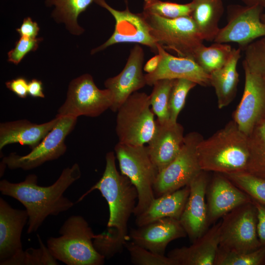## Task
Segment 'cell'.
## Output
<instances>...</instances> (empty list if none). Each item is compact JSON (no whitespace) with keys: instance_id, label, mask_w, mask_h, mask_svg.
I'll use <instances>...</instances> for the list:
<instances>
[{"instance_id":"6da1fadb","label":"cell","mask_w":265,"mask_h":265,"mask_svg":"<svg viewBox=\"0 0 265 265\" xmlns=\"http://www.w3.org/2000/svg\"><path fill=\"white\" fill-rule=\"evenodd\" d=\"M113 152L106 155V167L101 178L79 200L92 191L98 190L106 201L109 219L106 232L95 235L93 240L96 250L105 259L122 251L128 239V223L133 213L138 198L136 188L130 179L117 171Z\"/></svg>"},{"instance_id":"7a4b0ae2","label":"cell","mask_w":265,"mask_h":265,"mask_svg":"<svg viewBox=\"0 0 265 265\" xmlns=\"http://www.w3.org/2000/svg\"><path fill=\"white\" fill-rule=\"evenodd\" d=\"M79 165L75 163L64 168L59 178L51 186H40L35 174L27 175L21 182L7 180L0 181L2 195L19 201L28 215L27 233L35 232L50 215L57 216L71 209L74 203L64 196L65 191L81 177Z\"/></svg>"},{"instance_id":"3957f363","label":"cell","mask_w":265,"mask_h":265,"mask_svg":"<svg viewBox=\"0 0 265 265\" xmlns=\"http://www.w3.org/2000/svg\"><path fill=\"white\" fill-rule=\"evenodd\" d=\"M201 169L227 174L245 171L249 151L248 137L232 120L197 146Z\"/></svg>"},{"instance_id":"277c9868","label":"cell","mask_w":265,"mask_h":265,"mask_svg":"<svg viewBox=\"0 0 265 265\" xmlns=\"http://www.w3.org/2000/svg\"><path fill=\"white\" fill-rule=\"evenodd\" d=\"M60 236L50 237L47 246L53 257L67 265H102L105 258L95 249V235L81 216L68 218L59 230Z\"/></svg>"},{"instance_id":"5b68a950","label":"cell","mask_w":265,"mask_h":265,"mask_svg":"<svg viewBox=\"0 0 265 265\" xmlns=\"http://www.w3.org/2000/svg\"><path fill=\"white\" fill-rule=\"evenodd\" d=\"M121 174L127 177L138 192L133 214L145 211L155 198L153 186L158 171L150 158L147 146L118 142L114 147Z\"/></svg>"},{"instance_id":"8992f818","label":"cell","mask_w":265,"mask_h":265,"mask_svg":"<svg viewBox=\"0 0 265 265\" xmlns=\"http://www.w3.org/2000/svg\"><path fill=\"white\" fill-rule=\"evenodd\" d=\"M142 13L158 44L165 50L174 51L179 56L193 59L195 51L204 40L190 16L167 19Z\"/></svg>"},{"instance_id":"52a82bcc","label":"cell","mask_w":265,"mask_h":265,"mask_svg":"<svg viewBox=\"0 0 265 265\" xmlns=\"http://www.w3.org/2000/svg\"><path fill=\"white\" fill-rule=\"evenodd\" d=\"M116 112L115 130L119 142L139 145L149 142L156 125L149 95L134 92Z\"/></svg>"},{"instance_id":"ba28073f","label":"cell","mask_w":265,"mask_h":265,"mask_svg":"<svg viewBox=\"0 0 265 265\" xmlns=\"http://www.w3.org/2000/svg\"><path fill=\"white\" fill-rule=\"evenodd\" d=\"M222 218L220 248L248 252L262 246L257 232V210L252 200L236 208Z\"/></svg>"},{"instance_id":"9c48e42d","label":"cell","mask_w":265,"mask_h":265,"mask_svg":"<svg viewBox=\"0 0 265 265\" xmlns=\"http://www.w3.org/2000/svg\"><path fill=\"white\" fill-rule=\"evenodd\" d=\"M112 104L110 91L107 88H99L93 77L89 74H84L69 83L66 98L59 108L57 115L96 117L110 109Z\"/></svg>"},{"instance_id":"30bf717a","label":"cell","mask_w":265,"mask_h":265,"mask_svg":"<svg viewBox=\"0 0 265 265\" xmlns=\"http://www.w3.org/2000/svg\"><path fill=\"white\" fill-rule=\"evenodd\" d=\"M196 132L185 136L183 145L176 158L157 175L153 186L155 197L177 190L189 184L202 171L197 146L203 139Z\"/></svg>"},{"instance_id":"8fae6325","label":"cell","mask_w":265,"mask_h":265,"mask_svg":"<svg viewBox=\"0 0 265 265\" xmlns=\"http://www.w3.org/2000/svg\"><path fill=\"white\" fill-rule=\"evenodd\" d=\"M59 116L54 127L30 152L25 156L11 153L3 158L2 164L10 169L29 170L64 155L67 149L65 140L74 129L78 118Z\"/></svg>"},{"instance_id":"7c38bea8","label":"cell","mask_w":265,"mask_h":265,"mask_svg":"<svg viewBox=\"0 0 265 265\" xmlns=\"http://www.w3.org/2000/svg\"><path fill=\"white\" fill-rule=\"evenodd\" d=\"M263 9L259 5H229L227 24L219 28L213 42L236 43L244 51L250 43L265 36V24L261 20Z\"/></svg>"},{"instance_id":"4fadbf2b","label":"cell","mask_w":265,"mask_h":265,"mask_svg":"<svg viewBox=\"0 0 265 265\" xmlns=\"http://www.w3.org/2000/svg\"><path fill=\"white\" fill-rule=\"evenodd\" d=\"M94 2L105 8L115 21L114 30L111 36L103 44L92 49L94 54L116 44L135 43L148 47L152 52L158 53V44L151 34L149 27L142 13L132 12L128 6L124 10H118L110 6L105 0H95Z\"/></svg>"},{"instance_id":"5bb4252c","label":"cell","mask_w":265,"mask_h":265,"mask_svg":"<svg viewBox=\"0 0 265 265\" xmlns=\"http://www.w3.org/2000/svg\"><path fill=\"white\" fill-rule=\"evenodd\" d=\"M245 74L242 98L233 113V120L239 130L249 136L265 121V78L242 65Z\"/></svg>"},{"instance_id":"9a60e30c","label":"cell","mask_w":265,"mask_h":265,"mask_svg":"<svg viewBox=\"0 0 265 265\" xmlns=\"http://www.w3.org/2000/svg\"><path fill=\"white\" fill-rule=\"evenodd\" d=\"M26 210L12 208L0 198V265H20L24 250L21 236L27 223Z\"/></svg>"},{"instance_id":"2e32d148","label":"cell","mask_w":265,"mask_h":265,"mask_svg":"<svg viewBox=\"0 0 265 265\" xmlns=\"http://www.w3.org/2000/svg\"><path fill=\"white\" fill-rule=\"evenodd\" d=\"M144 59V51L139 44H136L131 49L122 71L105 81L106 88L112 95L113 104L110 108L112 111L116 112L130 96L146 85L142 72Z\"/></svg>"},{"instance_id":"e0dca14e","label":"cell","mask_w":265,"mask_h":265,"mask_svg":"<svg viewBox=\"0 0 265 265\" xmlns=\"http://www.w3.org/2000/svg\"><path fill=\"white\" fill-rule=\"evenodd\" d=\"M202 171L188 185L189 194L179 220L191 242L202 236L210 225L206 196L209 179Z\"/></svg>"},{"instance_id":"ac0fdd59","label":"cell","mask_w":265,"mask_h":265,"mask_svg":"<svg viewBox=\"0 0 265 265\" xmlns=\"http://www.w3.org/2000/svg\"><path fill=\"white\" fill-rule=\"evenodd\" d=\"M157 48L158 53L161 56V60L154 72L145 74L147 85L153 86L160 80L185 79L201 86L211 85L210 74L204 71L192 58L174 56L159 44Z\"/></svg>"},{"instance_id":"d6986e66","label":"cell","mask_w":265,"mask_h":265,"mask_svg":"<svg viewBox=\"0 0 265 265\" xmlns=\"http://www.w3.org/2000/svg\"><path fill=\"white\" fill-rule=\"evenodd\" d=\"M155 132L147 146L149 154L158 173L178 156L183 145L184 129L180 123L156 120Z\"/></svg>"},{"instance_id":"ffe728a7","label":"cell","mask_w":265,"mask_h":265,"mask_svg":"<svg viewBox=\"0 0 265 265\" xmlns=\"http://www.w3.org/2000/svg\"><path fill=\"white\" fill-rule=\"evenodd\" d=\"M186 233L179 219L165 217L132 229L129 237L135 244L159 255H164L171 241L186 237Z\"/></svg>"},{"instance_id":"44dd1931","label":"cell","mask_w":265,"mask_h":265,"mask_svg":"<svg viewBox=\"0 0 265 265\" xmlns=\"http://www.w3.org/2000/svg\"><path fill=\"white\" fill-rule=\"evenodd\" d=\"M206 195L210 225L236 208L252 201L250 196L218 173L209 182Z\"/></svg>"},{"instance_id":"7402d4cb","label":"cell","mask_w":265,"mask_h":265,"mask_svg":"<svg viewBox=\"0 0 265 265\" xmlns=\"http://www.w3.org/2000/svg\"><path fill=\"white\" fill-rule=\"evenodd\" d=\"M220 221L214 224L189 246L171 250L167 256L177 265H214L220 243Z\"/></svg>"},{"instance_id":"603a6c76","label":"cell","mask_w":265,"mask_h":265,"mask_svg":"<svg viewBox=\"0 0 265 265\" xmlns=\"http://www.w3.org/2000/svg\"><path fill=\"white\" fill-rule=\"evenodd\" d=\"M59 116L42 124H35L26 120L3 122L0 124V150L13 143L35 148L53 129Z\"/></svg>"},{"instance_id":"cb8c5ba5","label":"cell","mask_w":265,"mask_h":265,"mask_svg":"<svg viewBox=\"0 0 265 265\" xmlns=\"http://www.w3.org/2000/svg\"><path fill=\"white\" fill-rule=\"evenodd\" d=\"M189 190L187 185L174 192L155 197L145 211L136 216L135 224L140 227L165 217L179 219Z\"/></svg>"},{"instance_id":"d4e9b609","label":"cell","mask_w":265,"mask_h":265,"mask_svg":"<svg viewBox=\"0 0 265 265\" xmlns=\"http://www.w3.org/2000/svg\"><path fill=\"white\" fill-rule=\"evenodd\" d=\"M241 51L240 48H233L227 62L210 74L211 85L214 89L219 109L228 106L236 97L239 82L237 67Z\"/></svg>"},{"instance_id":"484cf974","label":"cell","mask_w":265,"mask_h":265,"mask_svg":"<svg viewBox=\"0 0 265 265\" xmlns=\"http://www.w3.org/2000/svg\"><path fill=\"white\" fill-rule=\"evenodd\" d=\"M190 17L204 41H213L219 28L218 23L224 11L222 0H192Z\"/></svg>"},{"instance_id":"4316f807","label":"cell","mask_w":265,"mask_h":265,"mask_svg":"<svg viewBox=\"0 0 265 265\" xmlns=\"http://www.w3.org/2000/svg\"><path fill=\"white\" fill-rule=\"evenodd\" d=\"M95 0H45L46 6L54 8L51 16L58 24H63L68 32L75 36L82 34L84 29L78 23L79 16Z\"/></svg>"},{"instance_id":"83f0119b","label":"cell","mask_w":265,"mask_h":265,"mask_svg":"<svg viewBox=\"0 0 265 265\" xmlns=\"http://www.w3.org/2000/svg\"><path fill=\"white\" fill-rule=\"evenodd\" d=\"M233 49L226 43L214 42L208 47L203 44L195 51L193 59L204 71L210 74L227 62Z\"/></svg>"},{"instance_id":"f1b7e54d","label":"cell","mask_w":265,"mask_h":265,"mask_svg":"<svg viewBox=\"0 0 265 265\" xmlns=\"http://www.w3.org/2000/svg\"><path fill=\"white\" fill-rule=\"evenodd\" d=\"M248 137L249 157L245 171L265 179V121Z\"/></svg>"},{"instance_id":"f546056e","label":"cell","mask_w":265,"mask_h":265,"mask_svg":"<svg viewBox=\"0 0 265 265\" xmlns=\"http://www.w3.org/2000/svg\"><path fill=\"white\" fill-rule=\"evenodd\" d=\"M251 198L265 207V179L246 171L222 174Z\"/></svg>"},{"instance_id":"4dcf8cb0","label":"cell","mask_w":265,"mask_h":265,"mask_svg":"<svg viewBox=\"0 0 265 265\" xmlns=\"http://www.w3.org/2000/svg\"><path fill=\"white\" fill-rule=\"evenodd\" d=\"M174 81L163 79L156 81L149 95L151 109L160 123L170 120L169 100Z\"/></svg>"},{"instance_id":"1f68e13d","label":"cell","mask_w":265,"mask_h":265,"mask_svg":"<svg viewBox=\"0 0 265 265\" xmlns=\"http://www.w3.org/2000/svg\"><path fill=\"white\" fill-rule=\"evenodd\" d=\"M265 246L250 252H241L222 249L219 247L214 265H264Z\"/></svg>"},{"instance_id":"d6a6232c","label":"cell","mask_w":265,"mask_h":265,"mask_svg":"<svg viewBox=\"0 0 265 265\" xmlns=\"http://www.w3.org/2000/svg\"><path fill=\"white\" fill-rule=\"evenodd\" d=\"M143 12L167 19L190 16L193 2L181 4L161 0H144Z\"/></svg>"},{"instance_id":"836d02e7","label":"cell","mask_w":265,"mask_h":265,"mask_svg":"<svg viewBox=\"0 0 265 265\" xmlns=\"http://www.w3.org/2000/svg\"><path fill=\"white\" fill-rule=\"evenodd\" d=\"M195 82L185 79L174 80L169 100L170 120L177 122V118L184 108L189 91L197 85Z\"/></svg>"},{"instance_id":"e575fe53","label":"cell","mask_w":265,"mask_h":265,"mask_svg":"<svg viewBox=\"0 0 265 265\" xmlns=\"http://www.w3.org/2000/svg\"><path fill=\"white\" fill-rule=\"evenodd\" d=\"M242 65L265 78V36L259 38L244 49Z\"/></svg>"},{"instance_id":"d590c367","label":"cell","mask_w":265,"mask_h":265,"mask_svg":"<svg viewBox=\"0 0 265 265\" xmlns=\"http://www.w3.org/2000/svg\"><path fill=\"white\" fill-rule=\"evenodd\" d=\"M129 252L132 263L135 265H177L168 256L152 252L133 242L127 241L124 246Z\"/></svg>"},{"instance_id":"8d00e7d4","label":"cell","mask_w":265,"mask_h":265,"mask_svg":"<svg viewBox=\"0 0 265 265\" xmlns=\"http://www.w3.org/2000/svg\"><path fill=\"white\" fill-rule=\"evenodd\" d=\"M39 248H29L24 251L20 265H56L57 260L52 255L39 235Z\"/></svg>"},{"instance_id":"74e56055","label":"cell","mask_w":265,"mask_h":265,"mask_svg":"<svg viewBox=\"0 0 265 265\" xmlns=\"http://www.w3.org/2000/svg\"><path fill=\"white\" fill-rule=\"evenodd\" d=\"M42 40L40 37L30 38L20 36L14 47L7 53L8 61L18 65L27 53L37 50Z\"/></svg>"},{"instance_id":"f35d334b","label":"cell","mask_w":265,"mask_h":265,"mask_svg":"<svg viewBox=\"0 0 265 265\" xmlns=\"http://www.w3.org/2000/svg\"><path fill=\"white\" fill-rule=\"evenodd\" d=\"M5 86L19 98H26L28 95V81L24 77H20L7 81Z\"/></svg>"},{"instance_id":"ab89813d","label":"cell","mask_w":265,"mask_h":265,"mask_svg":"<svg viewBox=\"0 0 265 265\" xmlns=\"http://www.w3.org/2000/svg\"><path fill=\"white\" fill-rule=\"evenodd\" d=\"M39 30L37 23L30 17L25 18L20 27L16 29L20 36L30 38H37Z\"/></svg>"},{"instance_id":"60d3db41","label":"cell","mask_w":265,"mask_h":265,"mask_svg":"<svg viewBox=\"0 0 265 265\" xmlns=\"http://www.w3.org/2000/svg\"><path fill=\"white\" fill-rule=\"evenodd\" d=\"M252 200L257 210L258 238L261 245L265 246V207L254 200L252 199Z\"/></svg>"},{"instance_id":"b9f144b4","label":"cell","mask_w":265,"mask_h":265,"mask_svg":"<svg viewBox=\"0 0 265 265\" xmlns=\"http://www.w3.org/2000/svg\"><path fill=\"white\" fill-rule=\"evenodd\" d=\"M28 93L33 98H45L42 82L33 79L28 82Z\"/></svg>"},{"instance_id":"7bdbcfd3","label":"cell","mask_w":265,"mask_h":265,"mask_svg":"<svg viewBox=\"0 0 265 265\" xmlns=\"http://www.w3.org/2000/svg\"><path fill=\"white\" fill-rule=\"evenodd\" d=\"M161 56L159 53L157 54L151 58L145 63L143 67V70L147 74H150L154 72L158 67L160 62Z\"/></svg>"},{"instance_id":"ee69618b","label":"cell","mask_w":265,"mask_h":265,"mask_svg":"<svg viewBox=\"0 0 265 265\" xmlns=\"http://www.w3.org/2000/svg\"><path fill=\"white\" fill-rule=\"evenodd\" d=\"M246 5H259L265 8V0H241Z\"/></svg>"},{"instance_id":"f6af8a7d","label":"cell","mask_w":265,"mask_h":265,"mask_svg":"<svg viewBox=\"0 0 265 265\" xmlns=\"http://www.w3.org/2000/svg\"><path fill=\"white\" fill-rule=\"evenodd\" d=\"M261 20L264 24H265V13H262L261 15Z\"/></svg>"},{"instance_id":"bcb514c9","label":"cell","mask_w":265,"mask_h":265,"mask_svg":"<svg viewBox=\"0 0 265 265\" xmlns=\"http://www.w3.org/2000/svg\"><path fill=\"white\" fill-rule=\"evenodd\" d=\"M126 6H128L129 0H123Z\"/></svg>"}]
</instances>
